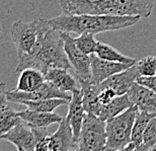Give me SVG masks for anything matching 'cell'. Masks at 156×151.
Wrapping results in <instances>:
<instances>
[{
	"label": "cell",
	"mask_w": 156,
	"mask_h": 151,
	"mask_svg": "<svg viewBox=\"0 0 156 151\" xmlns=\"http://www.w3.org/2000/svg\"><path fill=\"white\" fill-rule=\"evenodd\" d=\"M55 67L71 68L65 53L61 31L52 29L48 23L41 33L33 52L18 57V64L14 72H20L26 68H35L45 74L50 68Z\"/></svg>",
	"instance_id": "6da1fadb"
},
{
	"label": "cell",
	"mask_w": 156,
	"mask_h": 151,
	"mask_svg": "<svg viewBox=\"0 0 156 151\" xmlns=\"http://www.w3.org/2000/svg\"><path fill=\"white\" fill-rule=\"evenodd\" d=\"M139 16H121L108 14H66L63 13L48 20L49 26L65 33H92L115 31L135 26L139 23Z\"/></svg>",
	"instance_id": "7a4b0ae2"
},
{
	"label": "cell",
	"mask_w": 156,
	"mask_h": 151,
	"mask_svg": "<svg viewBox=\"0 0 156 151\" xmlns=\"http://www.w3.org/2000/svg\"><path fill=\"white\" fill-rule=\"evenodd\" d=\"M137 112L138 108L132 105L122 114L107 121V144L105 150H125L129 145L133 123Z\"/></svg>",
	"instance_id": "3957f363"
},
{
	"label": "cell",
	"mask_w": 156,
	"mask_h": 151,
	"mask_svg": "<svg viewBox=\"0 0 156 151\" xmlns=\"http://www.w3.org/2000/svg\"><path fill=\"white\" fill-rule=\"evenodd\" d=\"M48 26V20L40 18L33 21L16 20L10 27V37L17 57L29 55L35 49L41 33Z\"/></svg>",
	"instance_id": "277c9868"
},
{
	"label": "cell",
	"mask_w": 156,
	"mask_h": 151,
	"mask_svg": "<svg viewBox=\"0 0 156 151\" xmlns=\"http://www.w3.org/2000/svg\"><path fill=\"white\" fill-rule=\"evenodd\" d=\"M107 122L98 116L86 113L78 137V150L101 151L107 144Z\"/></svg>",
	"instance_id": "5b68a950"
},
{
	"label": "cell",
	"mask_w": 156,
	"mask_h": 151,
	"mask_svg": "<svg viewBox=\"0 0 156 151\" xmlns=\"http://www.w3.org/2000/svg\"><path fill=\"white\" fill-rule=\"evenodd\" d=\"M154 0H104L98 8V14L121 16H150Z\"/></svg>",
	"instance_id": "8992f818"
},
{
	"label": "cell",
	"mask_w": 156,
	"mask_h": 151,
	"mask_svg": "<svg viewBox=\"0 0 156 151\" xmlns=\"http://www.w3.org/2000/svg\"><path fill=\"white\" fill-rule=\"evenodd\" d=\"M62 39L64 41V49L69 61L70 67L77 75L78 80H91L90 70V55L84 54L78 49L74 38L69 33L61 31Z\"/></svg>",
	"instance_id": "52a82bcc"
},
{
	"label": "cell",
	"mask_w": 156,
	"mask_h": 151,
	"mask_svg": "<svg viewBox=\"0 0 156 151\" xmlns=\"http://www.w3.org/2000/svg\"><path fill=\"white\" fill-rule=\"evenodd\" d=\"M46 99H64L70 100L71 92L62 91L48 80H46L42 85L33 91H20L17 89L7 91V100L13 103H20L26 100H39Z\"/></svg>",
	"instance_id": "ba28073f"
},
{
	"label": "cell",
	"mask_w": 156,
	"mask_h": 151,
	"mask_svg": "<svg viewBox=\"0 0 156 151\" xmlns=\"http://www.w3.org/2000/svg\"><path fill=\"white\" fill-rule=\"evenodd\" d=\"M1 140L10 142L16 147L18 151H35L36 150V135L33 128L20 120L8 131Z\"/></svg>",
	"instance_id": "9c48e42d"
},
{
	"label": "cell",
	"mask_w": 156,
	"mask_h": 151,
	"mask_svg": "<svg viewBox=\"0 0 156 151\" xmlns=\"http://www.w3.org/2000/svg\"><path fill=\"white\" fill-rule=\"evenodd\" d=\"M140 76L136 63L124 71H121L108 77V79L98 84V90L102 88H112L117 92L118 95L125 94L136 82L137 78Z\"/></svg>",
	"instance_id": "30bf717a"
},
{
	"label": "cell",
	"mask_w": 156,
	"mask_h": 151,
	"mask_svg": "<svg viewBox=\"0 0 156 151\" xmlns=\"http://www.w3.org/2000/svg\"><path fill=\"white\" fill-rule=\"evenodd\" d=\"M134 65V64H133ZM132 64L112 62L98 57L95 54L90 55V70H91V81L94 84H99L112 75L124 71L131 67Z\"/></svg>",
	"instance_id": "8fae6325"
},
{
	"label": "cell",
	"mask_w": 156,
	"mask_h": 151,
	"mask_svg": "<svg viewBox=\"0 0 156 151\" xmlns=\"http://www.w3.org/2000/svg\"><path fill=\"white\" fill-rule=\"evenodd\" d=\"M78 150V144L73 137V132L66 117L59 123V127L54 134L49 137V151Z\"/></svg>",
	"instance_id": "7c38bea8"
},
{
	"label": "cell",
	"mask_w": 156,
	"mask_h": 151,
	"mask_svg": "<svg viewBox=\"0 0 156 151\" xmlns=\"http://www.w3.org/2000/svg\"><path fill=\"white\" fill-rule=\"evenodd\" d=\"M85 114L86 113L82 102V91L80 88L73 90L71 92V99L68 102V113L66 119L72 129L74 140L76 141L77 144Z\"/></svg>",
	"instance_id": "4fadbf2b"
},
{
	"label": "cell",
	"mask_w": 156,
	"mask_h": 151,
	"mask_svg": "<svg viewBox=\"0 0 156 151\" xmlns=\"http://www.w3.org/2000/svg\"><path fill=\"white\" fill-rule=\"evenodd\" d=\"M127 93L132 105L139 111L156 114V93L153 90L135 82Z\"/></svg>",
	"instance_id": "5bb4252c"
},
{
	"label": "cell",
	"mask_w": 156,
	"mask_h": 151,
	"mask_svg": "<svg viewBox=\"0 0 156 151\" xmlns=\"http://www.w3.org/2000/svg\"><path fill=\"white\" fill-rule=\"evenodd\" d=\"M44 75L46 80L52 82L59 89L65 92H72L73 90L80 88L79 81L76 80V78H74L66 68H50Z\"/></svg>",
	"instance_id": "9a60e30c"
},
{
	"label": "cell",
	"mask_w": 156,
	"mask_h": 151,
	"mask_svg": "<svg viewBox=\"0 0 156 151\" xmlns=\"http://www.w3.org/2000/svg\"><path fill=\"white\" fill-rule=\"evenodd\" d=\"M18 117L23 120L30 128H48L53 124H59L63 117L60 115L53 113H45L32 111V110H24V111L17 112Z\"/></svg>",
	"instance_id": "2e32d148"
},
{
	"label": "cell",
	"mask_w": 156,
	"mask_h": 151,
	"mask_svg": "<svg viewBox=\"0 0 156 151\" xmlns=\"http://www.w3.org/2000/svg\"><path fill=\"white\" fill-rule=\"evenodd\" d=\"M104 0H59L63 13L98 14V8Z\"/></svg>",
	"instance_id": "e0dca14e"
},
{
	"label": "cell",
	"mask_w": 156,
	"mask_h": 151,
	"mask_svg": "<svg viewBox=\"0 0 156 151\" xmlns=\"http://www.w3.org/2000/svg\"><path fill=\"white\" fill-rule=\"evenodd\" d=\"M80 84V89L82 91V102L85 113L98 116L101 105L98 99V87L91 80H78Z\"/></svg>",
	"instance_id": "ac0fdd59"
},
{
	"label": "cell",
	"mask_w": 156,
	"mask_h": 151,
	"mask_svg": "<svg viewBox=\"0 0 156 151\" xmlns=\"http://www.w3.org/2000/svg\"><path fill=\"white\" fill-rule=\"evenodd\" d=\"M156 116V114H151V113L139 111L137 112L135 120L133 123L132 133H131V142L125 150H134L138 151L139 147L141 146L143 140V133H144L146 126L148 125L149 121Z\"/></svg>",
	"instance_id": "d6986e66"
},
{
	"label": "cell",
	"mask_w": 156,
	"mask_h": 151,
	"mask_svg": "<svg viewBox=\"0 0 156 151\" xmlns=\"http://www.w3.org/2000/svg\"><path fill=\"white\" fill-rule=\"evenodd\" d=\"M45 75L38 69L26 68L20 71L16 89L20 91H33L45 82Z\"/></svg>",
	"instance_id": "ffe728a7"
},
{
	"label": "cell",
	"mask_w": 156,
	"mask_h": 151,
	"mask_svg": "<svg viewBox=\"0 0 156 151\" xmlns=\"http://www.w3.org/2000/svg\"><path fill=\"white\" fill-rule=\"evenodd\" d=\"M131 106H132V102H131L128 93L117 95L107 105L101 106L98 117L107 122L110 119L122 114L127 109H129Z\"/></svg>",
	"instance_id": "44dd1931"
},
{
	"label": "cell",
	"mask_w": 156,
	"mask_h": 151,
	"mask_svg": "<svg viewBox=\"0 0 156 151\" xmlns=\"http://www.w3.org/2000/svg\"><path fill=\"white\" fill-rule=\"evenodd\" d=\"M94 54L98 57L105 59V60L112 61V62H118V63H124V64H135L137 62L136 59L128 57V56L122 54L114 47L110 46L108 44L98 42V47H96Z\"/></svg>",
	"instance_id": "7402d4cb"
},
{
	"label": "cell",
	"mask_w": 156,
	"mask_h": 151,
	"mask_svg": "<svg viewBox=\"0 0 156 151\" xmlns=\"http://www.w3.org/2000/svg\"><path fill=\"white\" fill-rule=\"evenodd\" d=\"M69 100L64 99H46L39 100H26L20 102V105L27 106V109L32 111L45 112V113H53L56 109L60 106L68 105Z\"/></svg>",
	"instance_id": "603a6c76"
},
{
	"label": "cell",
	"mask_w": 156,
	"mask_h": 151,
	"mask_svg": "<svg viewBox=\"0 0 156 151\" xmlns=\"http://www.w3.org/2000/svg\"><path fill=\"white\" fill-rule=\"evenodd\" d=\"M20 120L17 112L12 110L8 105L0 109V140Z\"/></svg>",
	"instance_id": "cb8c5ba5"
},
{
	"label": "cell",
	"mask_w": 156,
	"mask_h": 151,
	"mask_svg": "<svg viewBox=\"0 0 156 151\" xmlns=\"http://www.w3.org/2000/svg\"><path fill=\"white\" fill-rule=\"evenodd\" d=\"M76 46L81 52L86 55L94 54L98 41L94 38V34L92 33H82L79 36L74 38Z\"/></svg>",
	"instance_id": "d4e9b609"
},
{
	"label": "cell",
	"mask_w": 156,
	"mask_h": 151,
	"mask_svg": "<svg viewBox=\"0 0 156 151\" xmlns=\"http://www.w3.org/2000/svg\"><path fill=\"white\" fill-rule=\"evenodd\" d=\"M156 145V116L149 121L143 133V140L138 151H148Z\"/></svg>",
	"instance_id": "484cf974"
},
{
	"label": "cell",
	"mask_w": 156,
	"mask_h": 151,
	"mask_svg": "<svg viewBox=\"0 0 156 151\" xmlns=\"http://www.w3.org/2000/svg\"><path fill=\"white\" fill-rule=\"evenodd\" d=\"M140 76H155L156 56H147L136 62Z\"/></svg>",
	"instance_id": "4316f807"
},
{
	"label": "cell",
	"mask_w": 156,
	"mask_h": 151,
	"mask_svg": "<svg viewBox=\"0 0 156 151\" xmlns=\"http://www.w3.org/2000/svg\"><path fill=\"white\" fill-rule=\"evenodd\" d=\"M117 95L118 94L114 89L102 88V89L99 90L98 95V102L101 106H105V105H107V103L110 102L112 99H114Z\"/></svg>",
	"instance_id": "83f0119b"
},
{
	"label": "cell",
	"mask_w": 156,
	"mask_h": 151,
	"mask_svg": "<svg viewBox=\"0 0 156 151\" xmlns=\"http://www.w3.org/2000/svg\"><path fill=\"white\" fill-rule=\"evenodd\" d=\"M136 82L148 87L156 93V75L155 76H139Z\"/></svg>",
	"instance_id": "f1b7e54d"
},
{
	"label": "cell",
	"mask_w": 156,
	"mask_h": 151,
	"mask_svg": "<svg viewBox=\"0 0 156 151\" xmlns=\"http://www.w3.org/2000/svg\"><path fill=\"white\" fill-rule=\"evenodd\" d=\"M7 91H6V84L0 82V109L7 105Z\"/></svg>",
	"instance_id": "f546056e"
},
{
	"label": "cell",
	"mask_w": 156,
	"mask_h": 151,
	"mask_svg": "<svg viewBox=\"0 0 156 151\" xmlns=\"http://www.w3.org/2000/svg\"><path fill=\"white\" fill-rule=\"evenodd\" d=\"M152 150H156V145H155V146L153 147V148H152Z\"/></svg>",
	"instance_id": "4dcf8cb0"
},
{
	"label": "cell",
	"mask_w": 156,
	"mask_h": 151,
	"mask_svg": "<svg viewBox=\"0 0 156 151\" xmlns=\"http://www.w3.org/2000/svg\"><path fill=\"white\" fill-rule=\"evenodd\" d=\"M0 33H1V27H0Z\"/></svg>",
	"instance_id": "1f68e13d"
}]
</instances>
